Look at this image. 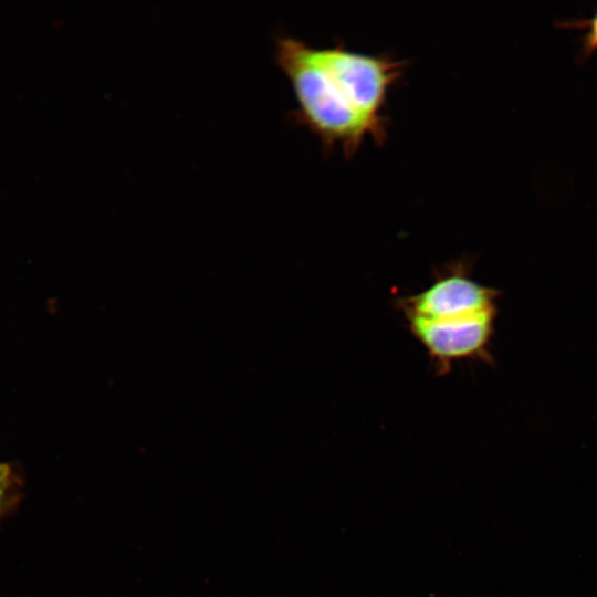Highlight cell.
I'll return each instance as SVG.
<instances>
[{"instance_id": "3957f363", "label": "cell", "mask_w": 597, "mask_h": 597, "mask_svg": "<svg viewBox=\"0 0 597 597\" xmlns=\"http://www.w3.org/2000/svg\"><path fill=\"white\" fill-rule=\"evenodd\" d=\"M498 308L450 320L404 318L410 334L426 349L437 375H446L457 362L490 363V345Z\"/></svg>"}, {"instance_id": "6da1fadb", "label": "cell", "mask_w": 597, "mask_h": 597, "mask_svg": "<svg viewBox=\"0 0 597 597\" xmlns=\"http://www.w3.org/2000/svg\"><path fill=\"white\" fill-rule=\"evenodd\" d=\"M274 60L294 93L290 116L317 136L324 150L339 148L350 157L367 137L376 144L387 139L388 95L405 60L355 51L341 40L317 46L287 34L276 36Z\"/></svg>"}, {"instance_id": "7a4b0ae2", "label": "cell", "mask_w": 597, "mask_h": 597, "mask_svg": "<svg viewBox=\"0 0 597 597\" xmlns=\"http://www.w3.org/2000/svg\"><path fill=\"white\" fill-rule=\"evenodd\" d=\"M469 256L454 259L436 269L432 283L425 290L396 297L395 306L404 318L450 320L498 308L499 291L472 276Z\"/></svg>"}, {"instance_id": "5b68a950", "label": "cell", "mask_w": 597, "mask_h": 597, "mask_svg": "<svg viewBox=\"0 0 597 597\" xmlns=\"http://www.w3.org/2000/svg\"><path fill=\"white\" fill-rule=\"evenodd\" d=\"M588 44L597 49V11L589 21Z\"/></svg>"}, {"instance_id": "277c9868", "label": "cell", "mask_w": 597, "mask_h": 597, "mask_svg": "<svg viewBox=\"0 0 597 597\" xmlns=\"http://www.w3.org/2000/svg\"><path fill=\"white\" fill-rule=\"evenodd\" d=\"M14 490V476L11 468L0 463V520L12 505Z\"/></svg>"}]
</instances>
